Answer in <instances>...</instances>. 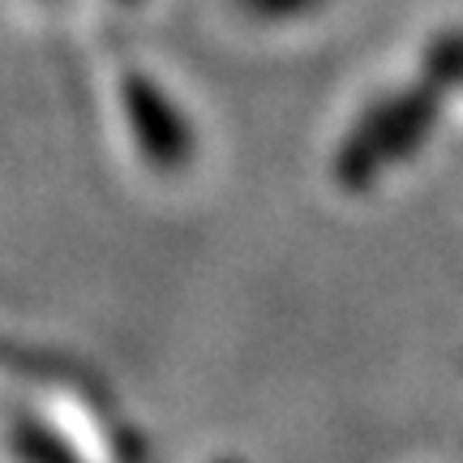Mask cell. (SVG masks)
Instances as JSON below:
<instances>
[{
  "mask_svg": "<svg viewBox=\"0 0 463 463\" xmlns=\"http://www.w3.org/2000/svg\"><path fill=\"white\" fill-rule=\"evenodd\" d=\"M433 112L438 108H433L430 90H408V95L386 99L378 112L364 116V125L339 150V181L369 184L373 176H382L395 159H403V150H412L430 133Z\"/></svg>",
  "mask_w": 463,
  "mask_h": 463,
  "instance_id": "obj_1",
  "label": "cell"
},
{
  "mask_svg": "<svg viewBox=\"0 0 463 463\" xmlns=\"http://www.w3.org/2000/svg\"><path fill=\"white\" fill-rule=\"evenodd\" d=\"M430 73L438 82H463V34H447V39L433 43Z\"/></svg>",
  "mask_w": 463,
  "mask_h": 463,
  "instance_id": "obj_2",
  "label": "cell"
},
{
  "mask_svg": "<svg viewBox=\"0 0 463 463\" xmlns=\"http://www.w3.org/2000/svg\"><path fill=\"white\" fill-rule=\"evenodd\" d=\"M253 9H262V14H292V9H305V5H314V0H249Z\"/></svg>",
  "mask_w": 463,
  "mask_h": 463,
  "instance_id": "obj_3",
  "label": "cell"
}]
</instances>
